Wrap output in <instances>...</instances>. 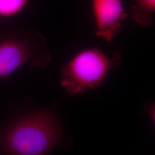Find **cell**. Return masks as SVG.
Returning a JSON list of instances; mask_svg holds the SVG:
<instances>
[{"label":"cell","instance_id":"cell-1","mask_svg":"<svg viewBox=\"0 0 155 155\" xmlns=\"http://www.w3.org/2000/svg\"><path fill=\"white\" fill-rule=\"evenodd\" d=\"M60 135L55 117L41 111L18 120L6 133L3 147L9 155H47Z\"/></svg>","mask_w":155,"mask_h":155},{"label":"cell","instance_id":"cell-2","mask_svg":"<svg viewBox=\"0 0 155 155\" xmlns=\"http://www.w3.org/2000/svg\"><path fill=\"white\" fill-rule=\"evenodd\" d=\"M120 62L117 54L111 58L98 48L82 50L61 68V86L72 95L97 88Z\"/></svg>","mask_w":155,"mask_h":155},{"label":"cell","instance_id":"cell-3","mask_svg":"<svg viewBox=\"0 0 155 155\" xmlns=\"http://www.w3.org/2000/svg\"><path fill=\"white\" fill-rule=\"evenodd\" d=\"M32 39L13 38L0 42V79L9 76L28 62L36 67L47 66L50 56L45 45Z\"/></svg>","mask_w":155,"mask_h":155},{"label":"cell","instance_id":"cell-4","mask_svg":"<svg viewBox=\"0 0 155 155\" xmlns=\"http://www.w3.org/2000/svg\"><path fill=\"white\" fill-rule=\"evenodd\" d=\"M92 9L96 36L111 41L128 16L122 0H92Z\"/></svg>","mask_w":155,"mask_h":155},{"label":"cell","instance_id":"cell-5","mask_svg":"<svg viewBox=\"0 0 155 155\" xmlns=\"http://www.w3.org/2000/svg\"><path fill=\"white\" fill-rule=\"evenodd\" d=\"M132 17L136 24L149 27L153 21L155 12V0H133Z\"/></svg>","mask_w":155,"mask_h":155},{"label":"cell","instance_id":"cell-6","mask_svg":"<svg viewBox=\"0 0 155 155\" xmlns=\"http://www.w3.org/2000/svg\"><path fill=\"white\" fill-rule=\"evenodd\" d=\"M28 0H0V17L14 16L22 11Z\"/></svg>","mask_w":155,"mask_h":155}]
</instances>
